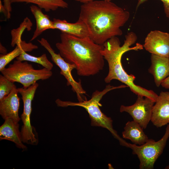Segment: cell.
<instances>
[{
    "instance_id": "6da1fadb",
    "label": "cell",
    "mask_w": 169,
    "mask_h": 169,
    "mask_svg": "<svg viewBox=\"0 0 169 169\" xmlns=\"http://www.w3.org/2000/svg\"><path fill=\"white\" fill-rule=\"evenodd\" d=\"M130 13L111 1H93L80 6L79 18L86 25L90 38L103 45L114 36H121V27L127 22Z\"/></svg>"
},
{
    "instance_id": "7a4b0ae2",
    "label": "cell",
    "mask_w": 169,
    "mask_h": 169,
    "mask_svg": "<svg viewBox=\"0 0 169 169\" xmlns=\"http://www.w3.org/2000/svg\"><path fill=\"white\" fill-rule=\"evenodd\" d=\"M60 38L56 47L66 62L75 65L78 75H94L103 69V45L95 43L90 37L80 38L64 33Z\"/></svg>"
},
{
    "instance_id": "3957f363",
    "label": "cell",
    "mask_w": 169,
    "mask_h": 169,
    "mask_svg": "<svg viewBox=\"0 0 169 169\" xmlns=\"http://www.w3.org/2000/svg\"><path fill=\"white\" fill-rule=\"evenodd\" d=\"M137 40L136 34L131 32L125 35V40L122 46L119 38L116 36L111 38L104 43L103 49L101 53L107 62L109 66L108 73L104 81L108 83L113 79L118 80L127 85L136 95L148 97L156 102L158 95L152 90H147L135 84L134 81L136 77L132 74H128L122 66L121 59L124 53L131 50L143 49V45L139 43L136 44L134 47H131Z\"/></svg>"
},
{
    "instance_id": "277c9868",
    "label": "cell",
    "mask_w": 169,
    "mask_h": 169,
    "mask_svg": "<svg viewBox=\"0 0 169 169\" xmlns=\"http://www.w3.org/2000/svg\"><path fill=\"white\" fill-rule=\"evenodd\" d=\"M128 87L126 85H121L114 86L110 85L106 86L102 91L96 90L92 94L91 99L84 100L78 102L70 101H64L59 99L56 100L57 105L60 107L78 106L84 108L89 114L91 119V125L92 126L101 127L109 131L114 137L117 139L121 145L125 146L127 142L121 138L117 132L113 128L112 119L107 116L101 111L100 107L102 106L100 101L103 97L109 91L117 89Z\"/></svg>"
},
{
    "instance_id": "5b68a950",
    "label": "cell",
    "mask_w": 169,
    "mask_h": 169,
    "mask_svg": "<svg viewBox=\"0 0 169 169\" xmlns=\"http://www.w3.org/2000/svg\"><path fill=\"white\" fill-rule=\"evenodd\" d=\"M0 72L10 81L20 83L24 88L28 87L38 80L47 79L53 74L51 70L46 68L35 69L27 61L17 59Z\"/></svg>"
},
{
    "instance_id": "8992f818",
    "label": "cell",
    "mask_w": 169,
    "mask_h": 169,
    "mask_svg": "<svg viewBox=\"0 0 169 169\" xmlns=\"http://www.w3.org/2000/svg\"><path fill=\"white\" fill-rule=\"evenodd\" d=\"M169 138V124L163 137L156 141L148 139L144 144L138 145L127 142L126 147L131 148L132 154L136 155L140 161V169H152L158 158L162 154Z\"/></svg>"
},
{
    "instance_id": "52a82bcc",
    "label": "cell",
    "mask_w": 169,
    "mask_h": 169,
    "mask_svg": "<svg viewBox=\"0 0 169 169\" xmlns=\"http://www.w3.org/2000/svg\"><path fill=\"white\" fill-rule=\"evenodd\" d=\"M38 85L36 82L27 88H18L23 103V111L21 116L23 123L21 131L22 139L23 143L32 145H36L38 142L34 128L31 124L30 115L32 101Z\"/></svg>"
},
{
    "instance_id": "ba28073f",
    "label": "cell",
    "mask_w": 169,
    "mask_h": 169,
    "mask_svg": "<svg viewBox=\"0 0 169 169\" xmlns=\"http://www.w3.org/2000/svg\"><path fill=\"white\" fill-rule=\"evenodd\" d=\"M38 41L50 54L51 60L60 68V74L66 79L67 85H70L72 90L76 93L79 102L84 100L83 96L86 93V91L83 89L81 81H76L72 74V70L76 68L75 65L66 62L59 53H56L45 38H42L40 40H38Z\"/></svg>"
},
{
    "instance_id": "9c48e42d",
    "label": "cell",
    "mask_w": 169,
    "mask_h": 169,
    "mask_svg": "<svg viewBox=\"0 0 169 169\" xmlns=\"http://www.w3.org/2000/svg\"><path fill=\"white\" fill-rule=\"evenodd\" d=\"M137 95L135 103L132 105L126 106L121 105L120 112L129 113L133 120L139 124L143 129H146L151 121L152 109L155 102L147 97Z\"/></svg>"
},
{
    "instance_id": "30bf717a",
    "label": "cell",
    "mask_w": 169,
    "mask_h": 169,
    "mask_svg": "<svg viewBox=\"0 0 169 169\" xmlns=\"http://www.w3.org/2000/svg\"><path fill=\"white\" fill-rule=\"evenodd\" d=\"M143 46L151 54L169 58V33L151 31L146 37Z\"/></svg>"
},
{
    "instance_id": "8fae6325",
    "label": "cell",
    "mask_w": 169,
    "mask_h": 169,
    "mask_svg": "<svg viewBox=\"0 0 169 169\" xmlns=\"http://www.w3.org/2000/svg\"><path fill=\"white\" fill-rule=\"evenodd\" d=\"M151 121L157 128L169 124V92H161L154 105Z\"/></svg>"
},
{
    "instance_id": "7c38bea8",
    "label": "cell",
    "mask_w": 169,
    "mask_h": 169,
    "mask_svg": "<svg viewBox=\"0 0 169 169\" xmlns=\"http://www.w3.org/2000/svg\"><path fill=\"white\" fill-rule=\"evenodd\" d=\"M16 85L11 93L0 100V114L4 120L10 118L16 123L20 120L18 115L20 99Z\"/></svg>"
},
{
    "instance_id": "4fadbf2b",
    "label": "cell",
    "mask_w": 169,
    "mask_h": 169,
    "mask_svg": "<svg viewBox=\"0 0 169 169\" xmlns=\"http://www.w3.org/2000/svg\"><path fill=\"white\" fill-rule=\"evenodd\" d=\"M53 29L60 30L65 33L80 38L89 37L88 28L84 22L79 18L75 23L68 22L65 20L54 18Z\"/></svg>"
},
{
    "instance_id": "5bb4252c",
    "label": "cell",
    "mask_w": 169,
    "mask_h": 169,
    "mask_svg": "<svg viewBox=\"0 0 169 169\" xmlns=\"http://www.w3.org/2000/svg\"><path fill=\"white\" fill-rule=\"evenodd\" d=\"M19 124L12 119L5 120L0 127V139L7 140L14 143L18 148L25 150L27 147L23 144L22 135L19 130Z\"/></svg>"
},
{
    "instance_id": "9a60e30c",
    "label": "cell",
    "mask_w": 169,
    "mask_h": 169,
    "mask_svg": "<svg viewBox=\"0 0 169 169\" xmlns=\"http://www.w3.org/2000/svg\"><path fill=\"white\" fill-rule=\"evenodd\" d=\"M151 60L149 72L153 76L155 84L158 87L169 75V58L151 54Z\"/></svg>"
},
{
    "instance_id": "2e32d148",
    "label": "cell",
    "mask_w": 169,
    "mask_h": 169,
    "mask_svg": "<svg viewBox=\"0 0 169 169\" xmlns=\"http://www.w3.org/2000/svg\"><path fill=\"white\" fill-rule=\"evenodd\" d=\"M124 129L122 132L123 138L130 140L133 144L142 145L149 139L143 131V128L133 120L127 122Z\"/></svg>"
},
{
    "instance_id": "e0dca14e",
    "label": "cell",
    "mask_w": 169,
    "mask_h": 169,
    "mask_svg": "<svg viewBox=\"0 0 169 169\" xmlns=\"http://www.w3.org/2000/svg\"><path fill=\"white\" fill-rule=\"evenodd\" d=\"M30 8L36 22V28L30 40V41H31L46 30L53 29V22L50 19L49 16L44 14L41 9L38 6L32 5Z\"/></svg>"
},
{
    "instance_id": "ac0fdd59",
    "label": "cell",
    "mask_w": 169,
    "mask_h": 169,
    "mask_svg": "<svg viewBox=\"0 0 169 169\" xmlns=\"http://www.w3.org/2000/svg\"><path fill=\"white\" fill-rule=\"evenodd\" d=\"M38 46L31 42L27 43L22 40L16 45L11 51L0 56V71L14 59L20 55L24 52H30L38 49Z\"/></svg>"
},
{
    "instance_id": "d6986e66",
    "label": "cell",
    "mask_w": 169,
    "mask_h": 169,
    "mask_svg": "<svg viewBox=\"0 0 169 169\" xmlns=\"http://www.w3.org/2000/svg\"><path fill=\"white\" fill-rule=\"evenodd\" d=\"M11 3H26L36 4L46 12L56 10L59 8H67L68 5L63 0H10Z\"/></svg>"
},
{
    "instance_id": "ffe728a7",
    "label": "cell",
    "mask_w": 169,
    "mask_h": 169,
    "mask_svg": "<svg viewBox=\"0 0 169 169\" xmlns=\"http://www.w3.org/2000/svg\"><path fill=\"white\" fill-rule=\"evenodd\" d=\"M33 23L28 17L25 18L21 23L19 27L15 29H13L11 31V45L14 47L20 43L22 40V36L24 31H28L32 29Z\"/></svg>"
},
{
    "instance_id": "44dd1931",
    "label": "cell",
    "mask_w": 169,
    "mask_h": 169,
    "mask_svg": "<svg viewBox=\"0 0 169 169\" xmlns=\"http://www.w3.org/2000/svg\"><path fill=\"white\" fill-rule=\"evenodd\" d=\"M16 59L21 61H28L38 64L50 70H52L54 66L53 64L48 59L45 54H44L40 56L36 57L24 52Z\"/></svg>"
},
{
    "instance_id": "7402d4cb",
    "label": "cell",
    "mask_w": 169,
    "mask_h": 169,
    "mask_svg": "<svg viewBox=\"0 0 169 169\" xmlns=\"http://www.w3.org/2000/svg\"><path fill=\"white\" fill-rule=\"evenodd\" d=\"M15 85L3 74L0 75V100L8 96Z\"/></svg>"
},
{
    "instance_id": "603a6c76",
    "label": "cell",
    "mask_w": 169,
    "mask_h": 169,
    "mask_svg": "<svg viewBox=\"0 0 169 169\" xmlns=\"http://www.w3.org/2000/svg\"><path fill=\"white\" fill-rule=\"evenodd\" d=\"M147 0H138L136 8ZM163 3L164 10L166 16L169 18V0H160Z\"/></svg>"
},
{
    "instance_id": "cb8c5ba5",
    "label": "cell",
    "mask_w": 169,
    "mask_h": 169,
    "mask_svg": "<svg viewBox=\"0 0 169 169\" xmlns=\"http://www.w3.org/2000/svg\"><path fill=\"white\" fill-rule=\"evenodd\" d=\"M3 5L7 12V16L6 18L9 19L11 18V12L12 11L11 3L10 0H3Z\"/></svg>"
},
{
    "instance_id": "d4e9b609",
    "label": "cell",
    "mask_w": 169,
    "mask_h": 169,
    "mask_svg": "<svg viewBox=\"0 0 169 169\" xmlns=\"http://www.w3.org/2000/svg\"><path fill=\"white\" fill-rule=\"evenodd\" d=\"M161 85L165 88L169 89V75L163 81Z\"/></svg>"
},
{
    "instance_id": "484cf974",
    "label": "cell",
    "mask_w": 169,
    "mask_h": 169,
    "mask_svg": "<svg viewBox=\"0 0 169 169\" xmlns=\"http://www.w3.org/2000/svg\"><path fill=\"white\" fill-rule=\"evenodd\" d=\"M0 12L3 13L6 18L7 16V12L6 9L2 3L1 0H0Z\"/></svg>"
},
{
    "instance_id": "4316f807",
    "label": "cell",
    "mask_w": 169,
    "mask_h": 169,
    "mask_svg": "<svg viewBox=\"0 0 169 169\" xmlns=\"http://www.w3.org/2000/svg\"><path fill=\"white\" fill-rule=\"evenodd\" d=\"M0 53L1 54H7V49L2 45L0 43Z\"/></svg>"
},
{
    "instance_id": "83f0119b",
    "label": "cell",
    "mask_w": 169,
    "mask_h": 169,
    "mask_svg": "<svg viewBox=\"0 0 169 169\" xmlns=\"http://www.w3.org/2000/svg\"><path fill=\"white\" fill-rule=\"evenodd\" d=\"M76 1L80 2L83 3H87L94 1V0H74ZM106 1H111L112 0H103Z\"/></svg>"
},
{
    "instance_id": "f1b7e54d",
    "label": "cell",
    "mask_w": 169,
    "mask_h": 169,
    "mask_svg": "<svg viewBox=\"0 0 169 169\" xmlns=\"http://www.w3.org/2000/svg\"><path fill=\"white\" fill-rule=\"evenodd\" d=\"M165 168V169H169V165L167 166Z\"/></svg>"
}]
</instances>
